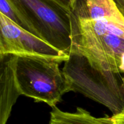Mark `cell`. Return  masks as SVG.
I'll return each mask as SVG.
<instances>
[{"label": "cell", "instance_id": "cell-4", "mask_svg": "<svg viewBox=\"0 0 124 124\" xmlns=\"http://www.w3.org/2000/svg\"><path fill=\"white\" fill-rule=\"evenodd\" d=\"M32 34L63 53L73 46L71 11L53 0H8Z\"/></svg>", "mask_w": 124, "mask_h": 124}, {"label": "cell", "instance_id": "cell-9", "mask_svg": "<svg viewBox=\"0 0 124 124\" xmlns=\"http://www.w3.org/2000/svg\"><path fill=\"white\" fill-rule=\"evenodd\" d=\"M53 1L62 5L70 10L72 11L76 5L77 0H53Z\"/></svg>", "mask_w": 124, "mask_h": 124}, {"label": "cell", "instance_id": "cell-8", "mask_svg": "<svg viewBox=\"0 0 124 124\" xmlns=\"http://www.w3.org/2000/svg\"><path fill=\"white\" fill-rule=\"evenodd\" d=\"M0 13L3 14L8 19H10L12 22L24 29V30L32 33L30 28L21 18L8 0H0Z\"/></svg>", "mask_w": 124, "mask_h": 124}, {"label": "cell", "instance_id": "cell-12", "mask_svg": "<svg viewBox=\"0 0 124 124\" xmlns=\"http://www.w3.org/2000/svg\"><path fill=\"white\" fill-rule=\"evenodd\" d=\"M85 1H86V0H85Z\"/></svg>", "mask_w": 124, "mask_h": 124}, {"label": "cell", "instance_id": "cell-3", "mask_svg": "<svg viewBox=\"0 0 124 124\" xmlns=\"http://www.w3.org/2000/svg\"><path fill=\"white\" fill-rule=\"evenodd\" d=\"M64 60L33 56L15 55L14 71L21 95L56 107L71 83L59 65Z\"/></svg>", "mask_w": 124, "mask_h": 124}, {"label": "cell", "instance_id": "cell-10", "mask_svg": "<svg viewBox=\"0 0 124 124\" xmlns=\"http://www.w3.org/2000/svg\"><path fill=\"white\" fill-rule=\"evenodd\" d=\"M117 7V10L119 11L121 14L124 18V0H112Z\"/></svg>", "mask_w": 124, "mask_h": 124}, {"label": "cell", "instance_id": "cell-5", "mask_svg": "<svg viewBox=\"0 0 124 124\" xmlns=\"http://www.w3.org/2000/svg\"><path fill=\"white\" fill-rule=\"evenodd\" d=\"M0 56L13 54L61 59L69 55L59 50L0 13Z\"/></svg>", "mask_w": 124, "mask_h": 124}, {"label": "cell", "instance_id": "cell-7", "mask_svg": "<svg viewBox=\"0 0 124 124\" xmlns=\"http://www.w3.org/2000/svg\"><path fill=\"white\" fill-rule=\"evenodd\" d=\"M48 124H115L111 117H96L88 111L78 107L74 113L65 112L57 107L52 108Z\"/></svg>", "mask_w": 124, "mask_h": 124}, {"label": "cell", "instance_id": "cell-11", "mask_svg": "<svg viewBox=\"0 0 124 124\" xmlns=\"http://www.w3.org/2000/svg\"><path fill=\"white\" fill-rule=\"evenodd\" d=\"M115 124H124V113L111 117Z\"/></svg>", "mask_w": 124, "mask_h": 124}, {"label": "cell", "instance_id": "cell-1", "mask_svg": "<svg viewBox=\"0 0 124 124\" xmlns=\"http://www.w3.org/2000/svg\"><path fill=\"white\" fill-rule=\"evenodd\" d=\"M71 25L73 46L98 66L120 72L124 56V18L118 10L98 19L71 12Z\"/></svg>", "mask_w": 124, "mask_h": 124}, {"label": "cell", "instance_id": "cell-2", "mask_svg": "<svg viewBox=\"0 0 124 124\" xmlns=\"http://www.w3.org/2000/svg\"><path fill=\"white\" fill-rule=\"evenodd\" d=\"M62 70L70 81L71 91L104 105L113 116L124 113V78L121 73L98 66L73 46Z\"/></svg>", "mask_w": 124, "mask_h": 124}, {"label": "cell", "instance_id": "cell-6", "mask_svg": "<svg viewBox=\"0 0 124 124\" xmlns=\"http://www.w3.org/2000/svg\"><path fill=\"white\" fill-rule=\"evenodd\" d=\"M15 55L0 56V122L6 124L17 99L21 95L14 71Z\"/></svg>", "mask_w": 124, "mask_h": 124}]
</instances>
